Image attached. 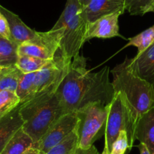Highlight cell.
<instances>
[{
	"mask_svg": "<svg viewBox=\"0 0 154 154\" xmlns=\"http://www.w3.org/2000/svg\"><path fill=\"white\" fill-rule=\"evenodd\" d=\"M112 73L114 92L122 93L138 119L154 106V86L134 73L129 66V59L126 57L116 65Z\"/></svg>",
	"mask_w": 154,
	"mask_h": 154,
	"instance_id": "3957f363",
	"label": "cell"
},
{
	"mask_svg": "<svg viewBox=\"0 0 154 154\" xmlns=\"http://www.w3.org/2000/svg\"><path fill=\"white\" fill-rule=\"evenodd\" d=\"M49 60L28 55H18L16 66L23 73L35 72L42 69Z\"/></svg>",
	"mask_w": 154,
	"mask_h": 154,
	"instance_id": "ffe728a7",
	"label": "cell"
},
{
	"mask_svg": "<svg viewBox=\"0 0 154 154\" xmlns=\"http://www.w3.org/2000/svg\"><path fill=\"white\" fill-rule=\"evenodd\" d=\"M66 113L67 112L56 91L35 94L30 100L20 105V114L24 122L22 128L30 136L34 144L38 143L50 127Z\"/></svg>",
	"mask_w": 154,
	"mask_h": 154,
	"instance_id": "7a4b0ae2",
	"label": "cell"
},
{
	"mask_svg": "<svg viewBox=\"0 0 154 154\" xmlns=\"http://www.w3.org/2000/svg\"><path fill=\"white\" fill-rule=\"evenodd\" d=\"M20 105L0 119V153L24 123L20 114Z\"/></svg>",
	"mask_w": 154,
	"mask_h": 154,
	"instance_id": "4fadbf2b",
	"label": "cell"
},
{
	"mask_svg": "<svg viewBox=\"0 0 154 154\" xmlns=\"http://www.w3.org/2000/svg\"><path fill=\"white\" fill-rule=\"evenodd\" d=\"M23 154H40V152H39V150L37 148L32 146L30 149H28L27 151H26Z\"/></svg>",
	"mask_w": 154,
	"mask_h": 154,
	"instance_id": "f1b7e54d",
	"label": "cell"
},
{
	"mask_svg": "<svg viewBox=\"0 0 154 154\" xmlns=\"http://www.w3.org/2000/svg\"><path fill=\"white\" fill-rule=\"evenodd\" d=\"M0 35L5 38H8L9 40L13 41L8 21L5 16L1 12H0Z\"/></svg>",
	"mask_w": 154,
	"mask_h": 154,
	"instance_id": "484cf974",
	"label": "cell"
},
{
	"mask_svg": "<svg viewBox=\"0 0 154 154\" xmlns=\"http://www.w3.org/2000/svg\"><path fill=\"white\" fill-rule=\"evenodd\" d=\"M125 9L132 15L154 12V0H125Z\"/></svg>",
	"mask_w": 154,
	"mask_h": 154,
	"instance_id": "7402d4cb",
	"label": "cell"
},
{
	"mask_svg": "<svg viewBox=\"0 0 154 154\" xmlns=\"http://www.w3.org/2000/svg\"><path fill=\"white\" fill-rule=\"evenodd\" d=\"M125 0H91L83 8V13L88 23L116 12H125Z\"/></svg>",
	"mask_w": 154,
	"mask_h": 154,
	"instance_id": "30bf717a",
	"label": "cell"
},
{
	"mask_svg": "<svg viewBox=\"0 0 154 154\" xmlns=\"http://www.w3.org/2000/svg\"><path fill=\"white\" fill-rule=\"evenodd\" d=\"M137 146H138V149L140 150V154H150L146 146L143 143H140V144Z\"/></svg>",
	"mask_w": 154,
	"mask_h": 154,
	"instance_id": "83f0119b",
	"label": "cell"
},
{
	"mask_svg": "<svg viewBox=\"0 0 154 154\" xmlns=\"http://www.w3.org/2000/svg\"><path fill=\"white\" fill-rule=\"evenodd\" d=\"M5 114H0V119H1V118H2V116H5Z\"/></svg>",
	"mask_w": 154,
	"mask_h": 154,
	"instance_id": "1f68e13d",
	"label": "cell"
},
{
	"mask_svg": "<svg viewBox=\"0 0 154 154\" xmlns=\"http://www.w3.org/2000/svg\"><path fill=\"white\" fill-rule=\"evenodd\" d=\"M120 12L103 16L94 21L88 23L85 32V42L93 38H112L121 36L119 32V17Z\"/></svg>",
	"mask_w": 154,
	"mask_h": 154,
	"instance_id": "9c48e42d",
	"label": "cell"
},
{
	"mask_svg": "<svg viewBox=\"0 0 154 154\" xmlns=\"http://www.w3.org/2000/svg\"><path fill=\"white\" fill-rule=\"evenodd\" d=\"M101 154H109V151H108L107 148H106V146H104V149H103V152H102Z\"/></svg>",
	"mask_w": 154,
	"mask_h": 154,
	"instance_id": "4dcf8cb0",
	"label": "cell"
},
{
	"mask_svg": "<svg viewBox=\"0 0 154 154\" xmlns=\"http://www.w3.org/2000/svg\"><path fill=\"white\" fill-rule=\"evenodd\" d=\"M20 104V100L15 92L0 91V114H6Z\"/></svg>",
	"mask_w": 154,
	"mask_h": 154,
	"instance_id": "cb8c5ba5",
	"label": "cell"
},
{
	"mask_svg": "<svg viewBox=\"0 0 154 154\" xmlns=\"http://www.w3.org/2000/svg\"><path fill=\"white\" fill-rule=\"evenodd\" d=\"M79 3L81 4L82 8H84L88 5V3H89L91 0H79Z\"/></svg>",
	"mask_w": 154,
	"mask_h": 154,
	"instance_id": "f546056e",
	"label": "cell"
},
{
	"mask_svg": "<svg viewBox=\"0 0 154 154\" xmlns=\"http://www.w3.org/2000/svg\"><path fill=\"white\" fill-rule=\"evenodd\" d=\"M75 154H99V152L97 148L94 145H92L87 149H81V148L77 147Z\"/></svg>",
	"mask_w": 154,
	"mask_h": 154,
	"instance_id": "4316f807",
	"label": "cell"
},
{
	"mask_svg": "<svg viewBox=\"0 0 154 154\" xmlns=\"http://www.w3.org/2000/svg\"><path fill=\"white\" fill-rule=\"evenodd\" d=\"M0 69H1V67H0Z\"/></svg>",
	"mask_w": 154,
	"mask_h": 154,
	"instance_id": "d6a6232c",
	"label": "cell"
},
{
	"mask_svg": "<svg viewBox=\"0 0 154 154\" xmlns=\"http://www.w3.org/2000/svg\"><path fill=\"white\" fill-rule=\"evenodd\" d=\"M129 66L134 73L154 86V42L143 52L129 59Z\"/></svg>",
	"mask_w": 154,
	"mask_h": 154,
	"instance_id": "8fae6325",
	"label": "cell"
},
{
	"mask_svg": "<svg viewBox=\"0 0 154 154\" xmlns=\"http://www.w3.org/2000/svg\"><path fill=\"white\" fill-rule=\"evenodd\" d=\"M135 138L146 146L149 153L154 154V106L139 117Z\"/></svg>",
	"mask_w": 154,
	"mask_h": 154,
	"instance_id": "5bb4252c",
	"label": "cell"
},
{
	"mask_svg": "<svg viewBox=\"0 0 154 154\" xmlns=\"http://www.w3.org/2000/svg\"><path fill=\"white\" fill-rule=\"evenodd\" d=\"M33 145L32 139L21 127L10 139L0 154H23Z\"/></svg>",
	"mask_w": 154,
	"mask_h": 154,
	"instance_id": "9a60e30c",
	"label": "cell"
},
{
	"mask_svg": "<svg viewBox=\"0 0 154 154\" xmlns=\"http://www.w3.org/2000/svg\"><path fill=\"white\" fill-rule=\"evenodd\" d=\"M78 147V137L76 132L72 131L66 139L54 146L45 153L40 154H75Z\"/></svg>",
	"mask_w": 154,
	"mask_h": 154,
	"instance_id": "603a6c76",
	"label": "cell"
},
{
	"mask_svg": "<svg viewBox=\"0 0 154 154\" xmlns=\"http://www.w3.org/2000/svg\"><path fill=\"white\" fill-rule=\"evenodd\" d=\"M138 118L120 91H115L107 105V119L105 130V146L110 152L113 142L121 131H125L131 149L135 138V128Z\"/></svg>",
	"mask_w": 154,
	"mask_h": 154,
	"instance_id": "277c9868",
	"label": "cell"
},
{
	"mask_svg": "<svg viewBox=\"0 0 154 154\" xmlns=\"http://www.w3.org/2000/svg\"><path fill=\"white\" fill-rule=\"evenodd\" d=\"M78 118L75 132L78 137V147L87 149L102 134H105L107 105L92 103L75 111Z\"/></svg>",
	"mask_w": 154,
	"mask_h": 154,
	"instance_id": "5b68a950",
	"label": "cell"
},
{
	"mask_svg": "<svg viewBox=\"0 0 154 154\" xmlns=\"http://www.w3.org/2000/svg\"><path fill=\"white\" fill-rule=\"evenodd\" d=\"M154 42V25L137 34L135 36L128 38V42L125 47L134 46L137 48V54L143 52Z\"/></svg>",
	"mask_w": 154,
	"mask_h": 154,
	"instance_id": "d6986e66",
	"label": "cell"
},
{
	"mask_svg": "<svg viewBox=\"0 0 154 154\" xmlns=\"http://www.w3.org/2000/svg\"><path fill=\"white\" fill-rule=\"evenodd\" d=\"M35 72L22 73L20 76L15 91L16 94L20 98V103L30 100L33 97L35 93Z\"/></svg>",
	"mask_w": 154,
	"mask_h": 154,
	"instance_id": "ac0fdd59",
	"label": "cell"
},
{
	"mask_svg": "<svg viewBox=\"0 0 154 154\" xmlns=\"http://www.w3.org/2000/svg\"><path fill=\"white\" fill-rule=\"evenodd\" d=\"M86 60L78 55L69 64L66 75L56 90L66 112H75L92 103L108 105L112 100L114 91L109 82V68L91 72L86 69Z\"/></svg>",
	"mask_w": 154,
	"mask_h": 154,
	"instance_id": "6da1fadb",
	"label": "cell"
},
{
	"mask_svg": "<svg viewBox=\"0 0 154 154\" xmlns=\"http://www.w3.org/2000/svg\"><path fill=\"white\" fill-rule=\"evenodd\" d=\"M88 23L82 8L63 28L59 51L67 60H72L79 55V50L85 42V36Z\"/></svg>",
	"mask_w": 154,
	"mask_h": 154,
	"instance_id": "52a82bcc",
	"label": "cell"
},
{
	"mask_svg": "<svg viewBox=\"0 0 154 154\" xmlns=\"http://www.w3.org/2000/svg\"><path fill=\"white\" fill-rule=\"evenodd\" d=\"M23 72L15 65L0 69V91H11L15 92Z\"/></svg>",
	"mask_w": 154,
	"mask_h": 154,
	"instance_id": "2e32d148",
	"label": "cell"
},
{
	"mask_svg": "<svg viewBox=\"0 0 154 154\" xmlns=\"http://www.w3.org/2000/svg\"><path fill=\"white\" fill-rule=\"evenodd\" d=\"M82 8H83L79 3V0H67L64 10L63 11L61 15L60 16L54 26L52 27V29H59L61 28H64L68 22L74 16L80 12Z\"/></svg>",
	"mask_w": 154,
	"mask_h": 154,
	"instance_id": "44dd1931",
	"label": "cell"
},
{
	"mask_svg": "<svg viewBox=\"0 0 154 154\" xmlns=\"http://www.w3.org/2000/svg\"><path fill=\"white\" fill-rule=\"evenodd\" d=\"M18 45L12 40L0 35V67L15 65L17 63Z\"/></svg>",
	"mask_w": 154,
	"mask_h": 154,
	"instance_id": "e0dca14e",
	"label": "cell"
},
{
	"mask_svg": "<svg viewBox=\"0 0 154 154\" xmlns=\"http://www.w3.org/2000/svg\"><path fill=\"white\" fill-rule=\"evenodd\" d=\"M0 12L6 18L13 41L18 45L26 41L30 40L36 35V31L26 26L17 14H14L1 5H0Z\"/></svg>",
	"mask_w": 154,
	"mask_h": 154,
	"instance_id": "7c38bea8",
	"label": "cell"
},
{
	"mask_svg": "<svg viewBox=\"0 0 154 154\" xmlns=\"http://www.w3.org/2000/svg\"><path fill=\"white\" fill-rule=\"evenodd\" d=\"M127 149L130 150L129 141L125 131H121L113 142L109 154H125Z\"/></svg>",
	"mask_w": 154,
	"mask_h": 154,
	"instance_id": "d4e9b609",
	"label": "cell"
},
{
	"mask_svg": "<svg viewBox=\"0 0 154 154\" xmlns=\"http://www.w3.org/2000/svg\"><path fill=\"white\" fill-rule=\"evenodd\" d=\"M71 61L63 57L58 50L52 60H50L42 69L35 72L34 95L56 91L66 75Z\"/></svg>",
	"mask_w": 154,
	"mask_h": 154,
	"instance_id": "8992f818",
	"label": "cell"
},
{
	"mask_svg": "<svg viewBox=\"0 0 154 154\" xmlns=\"http://www.w3.org/2000/svg\"><path fill=\"white\" fill-rule=\"evenodd\" d=\"M77 122L78 118L75 112L64 114L50 127L40 140L34 144L33 147L37 148L40 153H45L75 131Z\"/></svg>",
	"mask_w": 154,
	"mask_h": 154,
	"instance_id": "ba28073f",
	"label": "cell"
}]
</instances>
